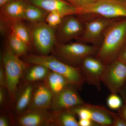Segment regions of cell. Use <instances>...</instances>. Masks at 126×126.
I'll return each instance as SVG.
<instances>
[{
    "mask_svg": "<svg viewBox=\"0 0 126 126\" xmlns=\"http://www.w3.org/2000/svg\"><path fill=\"white\" fill-rule=\"evenodd\" d=\"M126 42V18L116 21L106 30L96 58L107 64L117 58Z\"/></svg>",
    "mask_w": 126,
    "mask_h": 126,
    "instance_id": "obj_1",
    "label": "cell"
},
{
    "mask_svg": "<svg viewBox=\"0 0 126 126\" xmlns=\"http://www.w3.org/2000/svg\"><path fill=\"white\" fill-rule=\"evenodd\" d=\"M28 63L45 66L50 71L65 77L70 84L80 89L85 82L79 67H75L62 62L53 55H30L27 56Z\"/></svg>",
    "mask_w": 126,
    "mask_h": 126,
    "instance_id": "obj_2",
    "label": "cell"
},
{
    "mask_svg": "<svg viewBox=\"0 0 126 126\" xmlns=\"http://www.w3.org/2000/svg\"><path fill=\"white\" fill-rule=\"evenodd\" d=\"M78 11V15H94L107 19L126 18V1L96 0Z\"/></svg>",
    "mask_w": 126,
    "mask_h": 126,
    "instance_id": "obj_3",
    "label": "cell"
},
{
    "mask_svg": "<svg viewBox=\"0 0 126 126\" xmlns=\"http://www.w3.org/2000/svg\"><path fill=\"white\" fill-rule=\"evenodd\" d=\"M19 57L9 48L2 56V63L5 72V87L12 98H15L18 83L27 67V63Z\"/></svg>",
    "mask_w": 126,
    "mask_h": 126,
    "instance_id": "obj_4",
    "label": "cell"
},
{
    "mask_svg": "<svg viewBox=\"0 0 126 126\" xmlns=\"http://www.w3.org/2000/svg\"><path fill=\"white\" fill-rule=\"evenodd\" d=\"M102 81L111 93H118L126 84V64L117 59L106 64Z\"/></svg>",
    "mask_w": 126,
    "mask_h": 126,
    "instance_id": "obj_5",
    "label": "cell"
},
{
    "mask_svg": "<svg viewBox=\"0 0 126 126\" xmlns=\"http://www.w3.org/2000/svg\"><path fill=\"white\" fill-rule=\"evenodd\" d=\"M55 27L43 22L36 23L31 32V37L36 49L42 55H47L55 44Z\"/></svg>",
    "mask_w": 126,
    "mask_h": 126,
    "instance_id": "obj_6",
    "label": "cell"
},
{
    "mask_svg": "<svg viewBox=\"0 0 126 126\" xmlns=\"http://www.w3.org/2000/svg\"><path fill=\"white\" fill-rule=\"evenodd\" d=\"M99 48L81 43H72L61 46L59 48L60 55L70 65L79 67L86 57L97 53Z\"/></svg>",
    "mask_w": 126,
    "mask_h": 126,
    "instance_id": "obj_7",
    "label": "cell"
},
{
    "mask_svg": "<svg viewBox=\"0 0 126 126\" xmlns=\"http://www.w3.org/2000/svg\"><path fill=\"white\" fill-rule=\"evenodd\" d=\"M78 88L69 84L54 96L50 108L54 111L71 110L86 103L79 94Z\"/></svg>",
    "mask_w": 126,
    "mask_h": 126,
    "instance_id": "obj_8",
    "label": "cell"
},
{
    "mask_svg": "<svg viewBox=\"0 0 126 126\" xmlns=\"http://www.w3.org/2000/svg\"><path fill=\"white\" fill-rule=\"evenodd\" d=\"M105 66L106 64L96 57L90 56L85 58L79 67L85 82L100 91Z\"/></svg>",
    "mask_w": 126,
    "mask_h": 126,
    "instance_id": "obj_9",
    "label": "cell"
},
{
    "mask_svg": "<svg viewBox=\"0 0 126 126\" xmlns=\"http://www.w3.org/2000/svg\"><path fill=\"white\" fill-rule=\"evenodd\" d=\"M116 21L115 19L102 17L87 21L84 25L82 38L83 41L86 43H96L103 32Z\"/></svg>",
    "mask_w": 126,
    "mask_h": 126,
    "instance_id": "obj_10",
    "label": "cell"
},
{
    "mask_svg": "<svg viewBox=\"0 0 126 126\" xmlns=\"http://www.w3.org/2000/svg\"><path fill=\"white\" fill-rule=\"evenodd\" d=\"M53 96L45 83L39 84L34 87L29 107L31 109L47 110L51 107Z\"/></svg>",
    "mask_w": 126,
    "mask_h": 126,
    "instance_id": "obj_11",
    "label": "cell"
},
{
    "mask_svg": "<svg viewBox=\"0 0 126 126\" xmlns=\"http://www.w3.org/2000/svg\"><path fill=\"white\" fill-rule=\"evenodd\" d=\"M31 2L48 12H58L63 18L75 14L78 15V9L64 0H31Z\"/></svg>",
    "mask_w": 126,
    "mask_h": 126,
    "instance_id": "obj_12",
    "label": "cell"
},
{
    "mask_svg": "<svg viewBox=\"0 0 126 126\" xmlns=\"http://www.w3.org/2000/svg\"><path fill=\"white\" fill-rule=\"evenodd\" d=\"M47 110L31 109L21 116L18 124L22 126H39L51 124L52 116Z\"/></svg>",
    "mask_w": 126,
    "mask_h": 126,
    "instance_id": "obj_13",
    "label": "cell"
},
{
    "mask_svg": "<svg viewBox=\"0 0 126 126\" xmlns=\"http://www.w3.org/2000/svg\"><path fill=\"white\" fill-rule=\"evenodd\" d=\"M65 18L62 20L59 29L60 34L62 38L66 40H70L83 33L84 26L80 21L71 16Z\"/></svg>",
    "mask_w": 126,
    "mask_h": 126,
    "instance_id": "obj_14",
    "label": "cell"
},
{
    "mask_svg": "<svg viewBox=\"0 0 126 126\" xmlns=\"http://www.w3.org/2000/svg\"><path fill=\"white\" fill-rule=\"evenodd\" d=\"M85 107L90 110L91 119L97 126H112V119L109 110L102 106L86 103Z\"/></svg>",
    "mask_w": 126,
    "mask_h": 126,
    "instance_id": "obj_15",
    "label": "cell"
},
{
    "mask_svg": "<svg viewBox=\"0 0 126 126\" xmlns=\"http://www.w3.org/2000/svg\"><path fill=\"white\" fill-rule=\"evenodd\" d=\"M27 4L19 0H14L2 7L3 14L12 21L24 19V15Z\"/></svg>",
    "mask_w": 126,
    "mask_h": 126,
    "instance_id": "obj_16",
    "label": "cell"
},
{
    "mask_svg": "<svg viewBox=\"0 0 126 126\" xmlns=\"http://www.w3.org/2000/svg\"><path fill=\"white\" fill-rule=\"evenodd\" d=\"M45 83L54 96L58 94L70 84L65 77L55 72L50 71L45 79Z\"/></svg>",
    "mask_w": 126,
    "mask_h": 126,
    "instance_id": "obj_17",
    "label": "cell"
},
{
    "mask_svg": "<svg viewBox=\"0 0 126 126\" xmlns=\"http://www.w3.org/2000/svg\"><path fill=\"white\" fill-rule=\"evenodd\" d=\"M51 116V124L53 123L58 126H79L75 114L70 110L54 111Z\"/></svg>",
    "mask_w": 126,
    "mask_h": 126,
    "instance_id": "obj_18",
    "label": "cell"
},
{
    "mask_svg": "<svg viewBox=\"0 0 126 126\" xmlns=\"http://www.w3.org/2000/svg\"><path fill=\"white\" fill-rule=\"evenodd\" d=\"M47 11L33 4H27L26 6L24 19L32 23L43 22L47 16Z\"/></svg>",
    "mask_w": 126,
    "mask_h": 126,
    "instance_id": "obj_19",
    "label": "cell"
},
{
    "mask_svg": "<svg viewBox=\"0 0 126 126\" xmlns=\"http://www.w3.org/2000/svg\"><path fill=\"white\" fill-rule=\"evenodd\" d=\"M34 66L28 70L25 76L26 81L29 82L44 80L50 70L47 67L40 64H33Z\"/></svg>",
    "mask_w": 126,
    "mask_h": 126,
    "instance_id": "obj_20",
    "label": "cell"
},
{
    "mask_svg": "<svg viewBox=\"0 0 126 126\" xmlns=\"http://www.w3.org/2000/svg\"><path fill=\"white\" fill-rule=\"evenodd\" d=\"M34 88L33 86L30 84L22 91L16 104V109L17 112H22L29 106Z\"/></svg>",
    "mask_w": 126,
    "mask_h": 126,
    "instance_id": "obj_21",
    "label": "cell"
},
{
    "mask_svg": "<svg viewBox=\"0 0 126 126\" xmlns=\"http://www.w3.org/2000/svg\"><path fill=\"white\" fill-rule=\"evenodd\" d=\"M9 48L14 54L19 56L26 53L28 46L13 32H12L8 41Z\"/></svg>",
    "mask_w": 126,
    "mask_h": 126,
    "instance_id": "obj_22",
    "label": "cell"
},
{
    "mask_svg": "<svg viewBox=\"0 0 126 126\" xmlns=\"http://www.w3.org/2000/svg\"><path fill=\"white\" fill-rule=\"evenodd\" d=\"M12 22L11 25L12 32L27 45H29L31 40V35L27 28L20 21Z\"/></svg>",
    "mask_w": 126,
    "mask_h": 126,
    "instance_id": "obj_23",
    "label": "cell"
},
{
    "mask_svg": "<svg viewBox=\"0 0 126 126\" xmlns=\"http://www.w3.org/2000/svg\"><path fill=\"white\" fill-rule=\"evenodd\" d=\"M122 99L117 93H111L107 99L108 106L111 110H118L123 105Z\"/></svg>",
    "mask_w": 126,
    "mask_h": 126,
    "instance_id": "obj_24",
    "label": "cell"
},
{
    "mask_svg": "<svg viewBox=\"0 0 126 126\" xmlns=\"http://www.w3.org/2000/svg\"><path fill=\"white\" fill-rule=\"evenodd\" d=\"M63 18L58 12L55 11L49 12L46 18L47 24L51 27H55L61 24Z\"/></svg>",
    "mask_w": 126,
    "mask_h": 126,
    "instance_id": "obj_25",
    "label": "cell"
},
{
    "mask_svg": "<svg viewBox=\"0 0 126 126\" xmlns=\"http://www.w3.org/2000/svg\"><path fill=\"white\" fill-rule=\"evenodd\" d=\"M84 105L75 108L71 111L75 115L79 117V119H91V114L90 110Z\"/></svg>",
    "mask_w": 126,
    "mask_h": 126,
    "instance_id": "obj_26",
    "label": "cell"
},
{
    "mask_svg": "<svg viewBox=\"0 0 126 126\" xmlns=\"http://www.w3.org/2000/svg\"><path fill=\"white\" fill-rule=\"evenodd\" d=\"M78 9H80L95 2L96 0H64Z\"/></svg>",
    "mask_w": 126,
    "mask_h": 126,
    "instance_id": "obj_27",
    "label": "cell"
},
{
    "mask_svg": "<svg viewBox=\"0 0 126 126\" xmlns=\"http://www.w3.org/2000/svg\"><path fill=\"white\" fill-rule=\"evenodd\" d=\"M112 119V126H126V122L115 112L109 110Z\"/></svg>",
    "mask_w": 126,
    "mask_h": 126,
    "instance_id": "obj_28",
    "label": "cell"
},
{
    "mask_svg": "<svg viewBox=\"0 0 126 126\" xmlns=\"http://www.w3.org/2000/svg\"><path fill=\"white\" fill-rule=\"evenodd\" d=\"M6 75L5 69L2 63L0 67V88H4L5 87Z\"/></svg>",
    "mask_w": 126,
    "mask_h": 126,
    "instance_id": "obj_29",
    "label": "cell"
},
{
    "mask_svg": "<svg viewBox=\"0 0 126 126\" xmlns=\"http://www.w3.org/2000/svg\"><path fill=\"white\" fill-rule=\"evenodd\" d=\"M117 59L126 65V42L119 52Z\"/></svg>",
    "mask_w": 126,
    "mask_h": 126,
    "instance_id": "obj_30",
    "label": "cell"
},
{
    "mask_svg": "<svg viewBox=\"0 0 126 126\" xmlns=\"http://www.w3.org/2000/svg\"><path fill=\"white\" fill-rule=\"evenodd\" d=\"M79 126H97V124L94 123L91 119H79L78 121Z\"/></svg>",
    "mask_w": 126,
    "mask_h": 126,
    "instance_id": "obj_31",
    "label": "cell"
},
{
    "mask_svg": "<svg viewBox=\"0 0 126 126\" xmlns=\"http://www.w3.org/2000/svg\"><path fill=\"white\" fill-rule=\"evenodd\" d=\"M117 114L126 122V103H124L121 107L118 110Z\"/></svg>",
    "mask_w": 126,
    "mask_h": 126,
    "instance_id": "obj_32",
    "label": "cell"
},
{
    "mask_svg": "<svg viewBox=\"0 0 126 126\" xmlns=\"http://www.w3.org/2000/svg\"><path fill=\"white\" fill-rule=\"evenodd\" d=\"M118 93L119 94L122 100L124 101V103H126V84L119 90Z\"/></svg>",
    "mask_w": 126,
    "mask_h": 126,
    "instance_id": "obj_33",
    "label": "cell"
},
{
    "mask_svg": "<svg viewBox=\"0 0 126 126\" xmlns=\"http://www.w3.org/2000/svg\"><path fill=\"white\" fill-rule=\"evenodd\" d=\"M9 125V122L7 118L3 116H1L0 118V126H8Z\"/></svg>",
    "mask_w": 126,
    "mask_h": 126,
    "instance_id": "obj_34",
    "label": "cell"
},
{
    "mask_svg": "<svg viewBox=\"0 0 126 126\" xmlns=\"http://www.w3.org/2000/svg\"><path fill=\"white\" fill-rule=\"evenodd\" d=\"M4 88H0V104H2L4 100Z\"/></svg>",
    "mask_w": 126,
    "mask_h": 126,
    "instance_id": "obj_35",
    "label": "cell"
},
{
    "mask_svg": "<svg viewBox=\"0 0 126 126\" xmlns=\"http://www.w3.org/2000/svg\"><path fill=\"white\" fill-rule=\"evenodd\" d=\"M14 0H0V6L2 8L5 5Z\"/></svg>",
    "mask_w": 126,
    "mask_h": 126,
    "instance_id": "obj_36",
    "label": "cell"
},
{
    "mask_svg": "<svg viewBox=\"0 0 126 126\" xmlns=\"http://www.w3.org/2000/svg\"></svg>",
    "mask_w": 126,
    "mask_h": 126,
    "instance_id": "obj_37",
    "label": "cell"
}]
</instances>
